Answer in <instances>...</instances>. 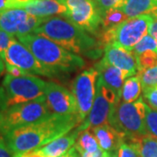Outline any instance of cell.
Listing matches in <instances>:
<instances>
[{
    "label": "cell",
    "instance_id": "obj_1",
    "mask_svg": "<svg viewBox=\"0 0 157 157\" xmlns=\"http://www.w3.org/2000/svg\"><path fill=\"white\" fill-rule=\"evenodd\" d=\"M83 121L78 113L56 114L14 129L3 137L12 155L33 151L77 128Z\"/></svg>",
    "mask_w": 157,
    "mask_h": 157
},
{
    "label": "cell",
    "instance_id": "obj_2",
    "mask_svg": "<svg viewBox=\"0 0 157 157\" xmlns=\"http://www.w3.org/2000/svg\"><path fill=\"white\" fill-rule=\"evenodd\" d=\"M33 33L45 36L75 54H100L99 41L67 18L46 17Z\"/></svg>",
    "mask_w": 157,
    "mask_h": 157
},
{
    "label": "cell",
    "instance_id": "obj_3",
    "mask_svg": "<svg viewBox=\"0 0 157 157\" xmlns=\"http://www.w3.org/2000/svg\"><path fill=\"white\" fill-rule=\"evenodd\" d=\"M17 39L44 67L62 76L75 72L85 66V60L81 57L63 48L45 36L29 33L17 37Z\"/></svg>",
    "mask_w": 157,
    "mask_h": 157
},
{
    "label": "cell",
    "instance_id": "obj_4",
    "mask_svg": "<svg viewBox=\"0 0 157 157\" xmlns=\"http://www.w3.org/2000/svg\"><path fill=\"white\" fill-rule=\"evenodd\" d=\"M46 81L33 75L15 77L7 73L0 86V111L32 101L45 100Z\"/></svg>",
    "mask_w": 157,
    "mask_h": 157
},
{
    "label": "cell",
    "instance_id": "obj_5",
    "mask_svg": "<svg viewBox=\"0 0 157 157\" xmlns=\"http://www.w3.org/2000/svg\"><path fill=\"white\" fill-rule=\"evenodd\" d=\"M146 106L142 98L133 103L120 101L111 111L108 124L123 134L126 140L148 135L145 122Z\"/></svg>",
    "mask_w": 157,
    "mask_h": 157
},
{
    "label": "cell",
    "instance_id": "obj_6",
    "mask_svg": "<svg viewBox=\"0 0 157 157\" xmlns=\"http://www.w3.org/2000/svg\"><path fill=\"white\" fill-rule=\"evenodd\" d=\"M152 21L153 17L150 15L128 18L116 27L100 32L99 43L104 47L113 44L133 51L135 45L148 33Z\"/></svg>",
    "mask_w": 157,
    "mask_h": 157
},
{
    "label": "cell",
    "instance_id": "obj_7",
    "mask_svg": "<svg viewBox=\"0 0 157 157\" xmlns=\"http://www.w3.org/2000/svg\"><path fill=\"white\" fill-rule=\"evenodd\" d=\"M51 114L45 100L9 107L0 111V135L4 136L14 129L36 123Z\"/></svg>",
    "mask_w": 157,
    "mask_h": 157
},
{
    "label": "cell",
    "instance_id": "obj_8",
    "mask_svg": "<svg viewBox=\"0 0 157 157\" xmlns=\"http://www.w3.org/2000/svg\"><path fill=\"white\" fill-rule=\"evenodd\" d=\"M67 11L66 17L86 33L98 35L101 28V16L93 0H63Z\"/></svg>",
    "mask_w": 157,
    "mask_h": 157
},
{
    "label": "cell",
    "instance_id": "obj_9",
    "mask_svg": "<svg viewBox=\"0 0 157 157\" xmlns=\"http://www.w3.org/2000/svg\"><path fill=\"white\" fill-rule=\"evenodd\" d=\"M121 101V96L97 81L96 95L91 111L78 128L80 131L108 124V118L113 107Z\"/></svg>",
    "mask_w": 157,
    "mask_h": 157
},
{
    "label": "cell",
    "instance_id": "obj_10",
    "mask_svg": "<svg viewBox=\"0 0 157 157\" xmlns=\"http://www.w3.org/2000/svg\"><path fill=\"white\" fill-rule=\"evenodd\" d=\"M5 63L15 66L30 75H41L49 78L63 77L59 73L44 67L26 46L15 39L7 48Z\"/></svg>",
    "mask_w": 157,
    "mask_h": 157
},
{
    "label": "cell",
    "instance_id": "obj_11",
    "mask_svg": "<svg viewBox=\"0 0 157 157\" xmlns=\"http://www.w3.org/2000/svg\"><path fill=\"white\" fill-rule=\"evenodd\" d=\"M99 73L94 68H89L78 74L72 83V93L75 97L80 117L86 118L94 105L96 95Z\"/></svg>",
    "mask_w": 157,
    "mask_h": 157
},
{
    "label": "cell",
    "instance_id": "obj_12",
    "mask_svg": "<svg viewBox=\"0 0 157 157\" xmlns=\"http://www.w3.org/2000/svg\"><path fill=\"white\" fill-rule=\"evenodd\" d=\"M45 103L52 113H78V106L73 93L56 82H46Z\"/></svg>",
    "mask_w": 157,
    "mask_h": 157
},
{
    "label": "cell",
    "instance_id": "obj_13",
    "mask_svg": "<svg viewBox=\"0 0 157 157\" xmlns=\"http://www.w3.org/2000/svg\"><path fill=\"white\" fill-rule=\"evenodd\" d=\"M103 59L109 65L129 73L131 77L138 73L137 57L133 51L109 44L104 47Z\"/></svg>",
    "mask_w": 157,
    "mask_h": 157
},
{
    "label": "cell",
    "instance_id": "obj_14",
    "mask_svg": "<svg viewBox=\"0 0 157 157\" xmlns=\"http://www.w3.org/2000/svg\"><path fill=\"white\" fill-rule=\"evenodd\" d=\"M95 69L99 73L98 81L121 96L124 83L127 78L131 77L130 74L109 65L103 59L96 64Z\"/></svg>",
    "mask_w": 157,
    "mask_h": 157
},
{
    "label": "cell",
    "instance_id": "obj_15",
    "mask_svg": "<svg viewBox=\"0 0 157 157\" xmlns=\"http://www.w3.org/2000/svg\"><path fill=\"white\" fill-rule=\"evenodd\" d=\"M96 140L102 151L107 152L115 156V153L121 144L125 141L126 137L123 134L118 132L109 124H103L92 128Z\"/></svg>",
    "mask_w": 157,
    "mask_h": 157
},
{
    "label": "cell",
    "instance_id": "obj_16",
    "mask_svg": "<svg viewBox=\"0 0 157 157\" xmlns=\"http://www.w3.org/2000/svg\"><path fill=\"white\" fill-rule=\"evenodd\" d=\"M80 132L81 131L77 127L67 134L39 148V150L45 157L59 156L74 147Z\"/></svg>",
    "mask_w": 157,
    "mask_h": 157
},
{
    "label": "cell",
    "instance_id": "obj_17",
    "mask_svg": "<svg viewBox=\"0 0 157 157\" xmlns=\"http://www.w3.org/2000/svg\"><path fill=\"white\" fill-rule=\"evenodd\" d=\"M23 9L36 17H50L54 15H66L67 6L56 0H33Z\"/></svg>",
    "mask_w": 157,
    "mask_h": 157
},
{
    "label": "cell",
    "instance_id": "obj_18",
    "mask_svg": "<svg viewBox=\"0 0 157 157\" xmlns=\"http://www.w3.org/2000/svg\"><path fill=\"white\" fill-rule=\"evenodd\" d=\"M30 14L22 8H11L0 11V30L17 36L22 25Z\"/></svg>",
    "mask_w": 157,
    "mask_h": 157
},
{
    "label": "cell",
    "instance_id": "obj_19",
    "mask_svg": "<svg viewBox=\"0 0 157 157\" xmlns=\"http://www.w3.org/2000/svg\"><path fill=\"white\" fill-rule=\"evenodd\" d=\"M121 9L128 18L143 15L157 17V2L155 0H127Z\"/></svg>",
    "mask_w": 157,
    "mask_h": 157
},
{
    "label": "cell",
    "instance_id": "obj_20",
    "mask_svg": "<svg viewBox=\"0 0 157 157\" xmlns=\"http://www.w3.org/2000/svg\"><path fill=\"white\" fill-rule=\"evenodd\" d=\"M125 141L135 148L140 157H157V139L151 135L133 137Z\"/></svg>",
    "mask_w": 157,
    "mask_h": 157
},
{
    "label": "cell",
    "instance_id": "obj_21",
    "mask_svg": "<svg viewBox=\"0 0 157 157\" xmlns=\"http://www.w3.org/2000/svg\"><path fill=\"white\" fill-rule=\"evenodd\" d=\"M141 83L139 77L132 76L127 78L121 93V102L133 103L140 99L141 93Z\"/></svg>",
    "mask_w": 157,
    "mask_h": 157
},
{
    "label": "cell",
    "instance_id": "obj_22",
    "mask_svg": "<svg viewBox=\"0 0 157 157\" xmlns=\"http://www.w3.org/2000/svg\"><path fill=\"white\" fill-rule=\"evenodd\" d=\"M90 129L91 128L81 131L76 140L74 147L79 155L84 153H94L101 149L93 131Z\"/></svg>",
    "mask_w": 157,
    "mask_h": 157
},
{
    "label": "cell",
    "instance_id": "obj_23",
    "mask_svg": "<svg viewBox=\"0 0 157 157\" xmlns=\"http://www.w3.org/2000/svg\"><path fill=\"white\" fill-rule=\"evenodd\" d=\"M127 19H128V17L121 9L108 10L101 14V31L116 27Z\"/></svg>",
    "mask_w": 157,
    "mask_h": 157
},
{
    "label": "cell",
    "instance_id": "obj_24",
    "mask_svg": "<svg viewBox=\"0 0 157 157\" xmlns=\"http://www.w3.org/2000/svg\"><path fill=\"white\" fill-rule=\"evenodd\" d=\"M136 57L138 72L157 66V52L155 51H146Z\"/></svg>",
    "mask_w": 157,
    "mask_h": 157
},
{
    "label": "cell",
    "instance_id": "obj_25",
    "mask_svg": "<svg viewBox=\"0 0 157 157\" xmlns=\"http://www.w3.org/2000/svg\"><path fill=\"white\" fill-rule=\"evenodd\" d=\"M141 83L142 89L157 86V66L137 73Z\"/></svg>",
    "mask_w": 157,
    "mask_h": 157
},
{
    "label": "cell",
    "instance_id": "obj_26",
    "mask_svg": "<svg viewBox=\"0 0 157 157\" xmlns=\"http://www.w3.org/2000/svg\"><path fill=\"white\" fill-rule=\"evenodd\" d=\"M155 51L157 52V40L150 35L144 36L140 41L135 45L133 52L135 55H139L146 51Z\"/></svg>",
    "mask_w": 157,
    "mask_h": 157
},
{
    "label": "cell",
    "instance_id": "obj_27",
    "mask_svg": "<svg viewBox=\"0 0 157 157\" xmlns=\"http://www.w3.org/2000/svg\"><path fill=\"white\" fill-rule=\"evenodd\" d=\"M146 128L147 134L157 139V110L146 106Z\"/></svg>",
    "mask_w": 157,
    "mask_h": 157
},
{
    "label": "cell",
    "instance_id": "obj_28",
    "mask_svg": "<svg viewBox=\"0 0 157 157\" xmlns=\"http://www.w3.org/2000/svg\"><path fill=\"white\" fill-rule=\"evenodd\" d=\"M127 0H94L100 14L111 9H121Z\"/></svg>",
    "mask_w": 157,
    "mask_h": 157
},
{
    "label": "cell",
    "instance_id": "obj_29",
    "mask_svg": "<svg viewBox=\"0 0 157 157\" xmlns=\"http://www.w3.org/2000/svg\"><path fill=\"white\" fill-rule=\"evenodd\" d=\"M115 157H140L137 151L129 143L124 141L115 153Z\"/></svg>",
    "mask_w": 157,
    "mask_h": 157
},
{
    "label": "cell",
    "instance_id": "obj_30",
    "mask_svg": "<svg viewBox=\"0 0 157 157\" xmlns=\"http://www.w3.org/2000/svg\"><path fill=\"white\" fill-rule=\"evenodd\" d=\"M142 90L144 100H146L150 107L157 110V86L153 87L143 88Z\"/></svg>",
    "mask_w": 157,
    "mask_h": 157
},
{
    "label": "cell",
    "instance_id": "obj_31",
    "mask_svg": "<svg viewBox=\"0 0 157 157\" xmlns=\"http://www.w3.org/2000/svg\"><path fill=\"white\" fill-rule=\"evenodd\" d=\"M14 39H15L14 36L0 30V56L3 58L4 60H5L7 48L9 47L11 41Z\"/></svg>",
    "mask_w": 157,
    "mask_h": 157
},
{
    "label": "cell",
    "instance_id": "obj_32",
    "mask_svg": "<svg viewBox=\"0 0 157 157\" xmlns=\"http://www.w3.org/2000/svg\"><path fill=\"white\" fill-rule=\"evenodd\" d=\"M6 68L7 73L12 75V76H15V77H19V76H23V75H30L27 73H25V71L19 69V68L15 67V66H12L11 64L6 63Z\"/></svg>",
    "mask_w": 157,
    "mask_h": 157
},
{
    "label": "cell",
    "instance_id": "obj_33",
    "mask_svg": "<svg viewBox=\"0 0 157 157\" xmlns=\"http://www.w3.org/2000/svg\"><path fill=\"white\" fill-rule=\"evenodd\" d=\"M0 157H12V153L9 149L4 137H0Z\"/></svg>",
    "mask_w": 157,
    "mask_h": 157
},
{
    "label": "cell",
    "instance_id": "obj_34",
    "mask_svg": "<svg viewBox=\"0 0 157 157\" xmlns=\"http://www.w3.org/2000/svg\"><path fill=\"white\" fill-rule=\"evenodd\" d=\"M12 157H45L39 149H36L33 151L26 152L23 154H17V155H12Z\"/></svg>",
    "mask_w": 157,
    "mask_h": 157
},
{
    "label": "cell",
    "instance_id": "obj_35",
    "mask_svg": "<svg viewBox=\"0 0 157 157\" xmlns=\"http://www.w3.org/2000/svg\"><path fill=\"white\" fill-rule=\"evenodd\" d=\"M148 33L157 40V17L153 18V21L148 28Z\"/></svg>",
    "mask_w": 157,
    "mask_h": 157
},
{
    "label": "cell",
    "instance_id": "obj_36",
    "mask_svg": "<svg viewBox=\"0 0 157 157\" xmlns=\"http://www.w3.org/2000/svg\"><path fill=\"white\" fill-rule=\"evenodd\" d=\"M33 0H12V8H24Z\"/></svg>",
    "mask_w": 157,
    "mask_h": 157
},
{
    "label": "cell",
    "instance_id": "obj_37",
    "mask_svg": "<svg viewBox=\"0 0 157 157\" xmlns=\"http://www.w3.org/2000/svg\"><path fill=\"white\" fill-rule=\"evenodd\" d=\"M58 157H80V155L77 151V149L75 148V147H73L67 153H65V154H63V155H59V156Z\"/></svg>",
    "mask_w": 157,
    "mask_h": 157
},
{
    "label": "cell",
    "instance_id": "obj_38",
    "mask_svg": "<svg viewBox=\"0 0 157 157\" xmlns=\"http://www.w3.org/2000/svg\"><path fill=\"white\" fill-rule=\"evenodd\" d=\"M12 8V0H0V11Z\"/></svg>",
    "mask_w": 157,
    "mask_h": 157
},
{
    "label": "cell",
    "instance_id": "obj_39",
    "mask_svg": "<svg viewBox=\"0 0 157 157\" xmlns=\"http://www.w3.org/2000/svg\"><path fill=\"white\" fill-rule=\"evenodd\" d=\"M104 156V151L101 149H99L98 151L94 153H84L80 155V157H103Z\"/></svg>",
    "mask_w": 157,
    "mask_h": 157
},
{
    "label": "cell",
    "instance_id": "obj_40",
    "mask_svg": "<svg viewBox=\"0 0 157 157\" xmlns=\"http://www.w3.org/2000/svg\"><path fill=\"white\" fill-rule=\"evenodd\" d=\"M5 67H6V63H5V60L3 59V58H2V57L0 56V76L2 75V73H4Z\"/></svg>",
    "mask_w": 157,
    "mask_h": 157
},
{
    "label": "cell",
    "instance_id": "obj_41",
    "mask_svg": "<svg viewBox=\"0 0 157 157\" xmlns=\"http://www.w3.org/2000/svg\"><path fill=\"white\" fill-rule=\"evenodd\" d=\"M103 157H115L114 155H113L111 154H108L107 152H104V156Z\"/></svg>",
    "mask_w": 157,
    "mask_h": 157
},
{
    "label": "cell",
    "instance_id": "obj_42",
    "mask_svg": "<svg viewBox=\"0 0 157 157\" xmlns=\"http://www.w3.org/2000/svg\"><path fill=\"white\" fill-rule=\"evenodd\" d=\"M56 1H59V2H60V3H62L63 2V0H56ZM63 4V3H62Z\"/></svg>",
    "mask_w": 157,
    "mask_h": 157
},
{
    "label": "cell",
    "instance_id": "obj_43",
    "mask_svg": "<svg viewBox=\"0 0 157 157\" xmlns=\"http://www.w3.org/2000/svg\"><path fill=\"white\" fill-rule=\"evenodd\" d=\"M155 1H156V2H157V0H155Z\"/></svg>",
    "mask_w": 157,
    "mask_h": 157
}]
</instances>
